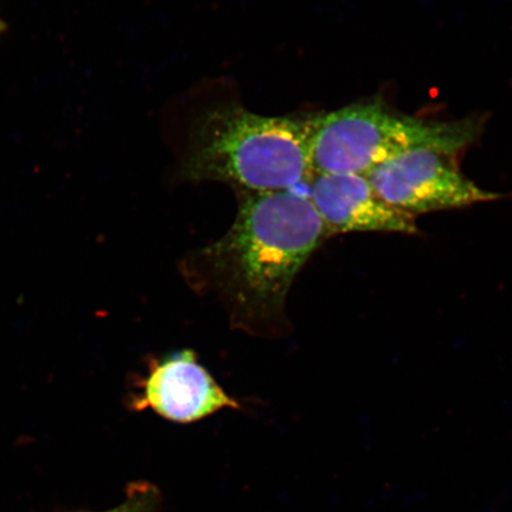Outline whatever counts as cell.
<instances>
[{
	"instance_id": "7a4b0ae2",
	"label": "cell",
	"mask_w": 512,
	"mask_h": 512,
	"mask_svg": "<svg viewBox=\"0 0 512 512\" xmlns=\"http://www.w3.org/2000/svg\"><path fill=\"white\" fill-rule=\"evenodd\" d=\"M319 114L264 117L236 105L210 108L192 124L182 174L238 191L294 190L310 181Z\"/></svg>"
},
{
	"instance_id": "6da1fadb",
	"label": "cell",
	"mask_w": 512,
	"mask_h": 512,
	"mask_svg": "<svg viewBox=\"0 0 512 512\" xmlns=\"http://www.w3.org/2000/svg\"><path fill=\"white\" fill-rule=\"evenodd\" d=\"M238 194L233 226L196 256V265L202 285L220 294L239 328L267 332L283 315L294 278L329 235L309 195Z\"/></svg>"
},
{
	"instance_id": "5b68a950",
	"label": "cell",
	"mask_w": 512,
	"mask_h": 512,
	"mask_svg": "<svg viewBox=\"0 0 512 512\" xmlns=\"http://www.w3.org/2000/svg\"><path fill=\"white\" fill-rule=\"evenodd\" d=\"M309 197L329 238L348 233H419L415 217L382 200L366 176L312 175Z\"/></svg>"
},
{
	"instance_id": "52a82bcc",
	"label": "cell",
	"mask_w": 512,
	"mask_h": 512,
	"mask_svg": "<svg viewBox=\"0 0 512 512\" xmlns=\"http://www.w3.org/2000/svg\"><path fill=\"white\" fill-rule=\"evenodd\" d=\"M160 503H162V496L156 486L143 482L133 483L128 486L123 503L113 509L100 512H158Z\"/></svg>"
},
{
	"instance_id": "ba28073f",
	"label": "cell",
	"mask_w": 512,
	"mask_h": 512,
	"mask_svg": "<svg viewBox=\"0 0 512 512\" xmlns=\"http://www.w3.org/2000/svg\"><path fill=\"white\" fill-rule=\"evenodd\" d=\"M6 31V24L4 22V19L2 16H0V38L4 35V32Z\"/></svg>"
},
{
	"instance_id": "277c9868",
	"label": "cell",
	"mask_w": 512,
	"mask_h": 512,
	"mask_svg": "<svg viewBox=\"0 0 512 512\" xmlns=\"http://www.w3.org/2000/svg\"><path fill=\"white\" fill-rule=\"evenodd\" d=\"M382 200L413 217L497 201L460 171L457 155L420 149L390 159L366 176Z\"/></svg>"
},
{
	"instance_id": "3957f363",
	"label": "cell",
	"mask_w": 512,
	"mask_h": 512,
	"mask_svg": "<svg viewBox=\"0 0 512 512\" xmlns=\"http://www.w3.org/2000/svg\"><path fill=\"white\" fill-rule=\"evenodd\" d=\"M483 119L431 121L395 113L367 102L319 114L311 151L315 174L367 176L377 166L420 149L459 155L475 143Z\"/></svg>"
},
{
	"instance_id": "8992f818",
	"label": "cell",
	"mask_w": 512,
	"mask_h": 512,
	"mask_svg": "<svg viewBox=\"0 0 512 512\" xmlns=\"http://www.w3.org/2000/svg\"><path fill=\"white\" fill-rule=\"evenodd\" d=\"M137 409L151 408L163 418L189 424L239 405L216 383L189 350L164 358L151 370Z\"/></svg>"
}]
</instances>
